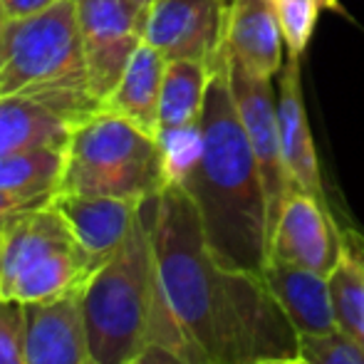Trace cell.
Here are the masks:
<instances>
[{"instance_id": "obj_13", "label": "cell", "mask_w": 364, "mask_h": 364, "mask_svg": "<svg viewBox=\"0 0 364 364\" xmlns=\"http://www.w3.org/2000/svg\"><path fill=\"white\" fill-rule=\"evenodd\" d=\"M225 53L248 75L260 80L278 77L283 70V33L273 0H230Z\"/></svg>"}, {"instance_id": "obj_26", "label": "cell", "mask_w": 364, "mask_h": 364, "mask_svg": "<svg viewBox=\"0 0 364 364\" xmlns=\"http://www.w3.org/2000/svg\"><path fill=\"white\" fill-rule=\"evenodd\" d=\"M60 0H0L5 20H25L55 8Z\"/></svg>"}, {"instance_id": "obj_8", "label": "cell", "mask_w": 364, "mask_h": 364, "mask_svg": "<svg viewBox=\"0 0 364 364\" xmlns=\"http://www.w3.org/2000/svg\"><path fill=\"white\" fill-rule=\"evenodd\" d=\"M230 0H154L144 43L164 60H188L216 70L225 63V23Z\"/></svg>"}, {"instance_id": "obj_5", "label": "cell", "mask_w": 364, "mask_h": 364, "mask_svg": "<svg viewBox=\"0 0 364 364\" xmlns=\"http://www.w3.org/2000/svg\"><path fill=\"white\" fill-rule=\"evenodd\" d=\"M166 186L156 136L109 109L73 127L58 193L149 201Z\"/></svg>"}, {"instance_id": "obj_10", "label": "cell", "mask_w": 364, "mask_h": 364, "mask_svg": "<svg viewBox=\"0 0 364 364\" xmlns=\"http://www.w3.org/2000/svg\"><path fill=\"white\" fill-rule=\"evenodd\" d=\"M345 250V233L330 206L310 193L292 191L270 230L268 258L330 278Z\"/></svg>"}, {"instance_id": "obj_35", "label": "cell", "mask_w": 364, "mask_h": 364, "mask_svg": "<svg viewBox=\"0 0 364 364\" xmlns=\"http://www.w3.org/2000/svg\"><path fill=\"white\" fill-rule=\"evenodd\" d=\"M300 364H305V362H302V360H300Z\"/></svg>"}, {"instance_id": "obj_33", "label": "cell", "mask_w": 364, "mask_h": 364, "mask_svg": "<svg viewBox=\"0 0 364 364\" xmlns=\"http://www.w3.org/2000/svg\"><path fill=\"white\" fill-rule=\"evenodd\" d=\"M3 33H5V15L3 8H0V50H3Z\"/></svg>"}, {"instance_id": "obj_30", "label": "cell", "mask_w": 364, "mask_h": 364, "mask_svg": "<svg viewBox=\"0 0 364 364\" xmlns=\"http://www.w3.org/2000/svg\"><path fill=\"white\" fill-rule=\"evenodd\" d=\"M317 5H320L322 10H332V13H340L342 10L340 0H317Z\"/></svg>"}, {"instance_id": "obj_34", "label": "cell", "mask_w": 364, "mask_h": 364, "mask_svg": "<svg viewBox=\"0 0 364 364\" xmlns=\"http://www.w3.org/2000/svg\"><path fill=\"white\" fill-rule=\"evenodd\" d=\"M90 364H97V362H95V360H90Z\"/></svg>"}, {"instance_id": "obj_31", "label": "cell", "mask_w": 364, "mask_h": 364, "mask_svg": "<svg viewBox=\"0 0 364 364\" xmlns=\"http://www.w3.org/2000/svg\"><path fill=\"white\" fill-rule=\"evenodd\" d=\"M3 263H5V233H0V288H3Z\"/></svg>"}, {"instance_id": "obj_20", "label": "cell", "mask_w": 364, "mask_h": 364, "mask_svg": "<svg viewBox=\"0 0 364 364\" xmlns=\"http://www.w3.org/2000/svg\"><path fill=\"white\" fill-rule=\"evenodd\" d=\"M327 280H330L337 327L364 347V268H362V263L350 250H345V258L340 260V265L332 270V275Z\"/></svg>"}, {"instance_id": "obj_2", "label": "cell", "mask_w": 364, "mask_h": 364, "mask_svg": "<svg viewBox=\"0 0 364 364\" xmlns=\"http://www.w3.org/2000/svg\"><path fill=\"white\" fill-rule=\"evenodd\" d=\"M201 129V161L183 188L193 198L206 245L225 268L260 275L270 253L268 196L235 109L228 58L211 77Z\"/></svg>"}, {"instance_id": "obj_6", "label": "cell", "mask_w": 364, "mask_h": 364, "mask_svg": "<svg viewBox=\"0 0 364 364\" xmlns=\"http://www.w3.org/2000/svg\"><path fill=\"white\" fill-rule=\"evenodd\" d=\"M102 265L82 248L68 220L50 201L5 230L0 300L30 305L77 295L85 292Z\"/></svg>"}, {"instance_id": "obj_22", "label": "cell", "mask_w": 364, "mask_h": 364, "mask_svg": "<svg viewBox=\"0 0 364 364\" xmlns=\"http://www.w3.org/2000/svg\"><path fill=\"white\" fill-rule=\"evenodd\" d=\"M297 357L305 364H364V347L337 327L327 335H300Z\"/></svg>"}, {"instance_id": "obj_24", "label": "cell", "mask_w": 364, "mask_h": 364, "mask_svg": "<svg viewBox=\"0 0 364 364\" xmlns=\"http://www.w3.org/2000/svg\"><path fill=\"white\" fill-rule=\"evenodd\" d=\"M0 364H28L23 302L0 300Z\"/></svg>"}, {"instance_id": "obj_27", "label": "cell", "mask_w": 364, "mask_h": 364, "mask_svg": "<svg viewBox=\"0 0 364 364\" xmlns=\"http://www.w3.org/2000/svg\"><path fill=\"white\" fill-rule=\"evenodd\" d=\"M134 364H191V362H186L183 357H178V355H173V352H168V350H164V347H159V345H151L149 350L144 352V355L139 357Z\"/></svg>"}, {"instance_id": "obj_1", "label": "cell", "mask_w": 364, "mask_h": 364, "mask_svg": "<svg viewBox=\"0 0 364 364\" xmlns=\"http://www.w3.org/2000/svg\"><path fill=\"white\" fill-rule=\"evenodd\" d=\"M151 238L161 297L154 345L191 364L297 357L295 327L263 278L213 258L193 198L178 183L154 198Z\"/></svg>"}, {"instance_id": "obj_4", "label": "cell", "mask_w": 364, "mask_h": 364, "mask_svg": "<svg viewBox=\"0 0 364 364\" xmlns=\"http://www.w3.org/2000/svg\"><path fill=\"white\" fill-rule=\"evenodd\" d=\"M0 97L33 100L70 127L105 109L90 85L75 0H60L33 18L5 20Z\"/></svg>"}, {"instance_id": "obj_11", "label": "cell", "mask_w": 364, "mask_h": 364, "mask_svg": "<svg viewBox=\"0 0 364 364\" xmlns=\"http://www.w3.org/2000/svg\"><path fill=\"white\" fill-rule=\"evenodd\" d=\"M278 124L283 159L295 191L310 193L312 198L327 203L320 159H317L305 95H302V58H295V55L285 58L283 70L278 73Z\"/></svg>"}, {"instance_id": "obj_15", "label": "cell", "mask_w": 364, "mask_h": 364, "mask_svg": "<svg viewBox=\"0 0 364 364\" xmlns=\"http://www.w3.org/2000/svg\"><path fill=\"white\" fill-rule=\"evenodd\" d=\"M53 206L68 220L82 248L107 263L124 243L132 225L139 216L144 201H124L109 196H80V193H55Z\"/></svg>"}, {"instance_id": "obj_32", "label": "cell", "mask_w": 364, "mask_h": 364, "mask_svg": "<svg viewBox=\"0 0 364 364\" xmlns=\"http://www.w3.org/2000/svg\"><path fill=\"white\" fill-rule=\"evenodd\" d=\"M129 3H134L136 8L141 10L144 15H149V10H151V5H154V0H129Z\"/></svg>"}, {"instance_id": "obj_14", "label": "cell", "mask_w": 364, "mask_h": 364, "mask_svg": "<svg viewBox=\"0 0 364 364\" xmlns=\"http://www.w3.org/2000/svg\"><path fill=\"white\" fill-rule=\"evenodd\" d=\"M260 278L270 290V295L283 307L297 337L327 335V332L337 330L330 280L325 275L268 258L260 270Z\"/></svg>"}, {"instance_id": "obj_19", "label": "cell", "mask_w": 364, "mask_h": 364, "mask_svg": "<svg viewBox=\"0 0 364 364\" xmlns=\"http://www.w3.org/2000/svg\"><path fill=\"white\" fill-rule=\"evenodd\" d=\"M65 166V149L3 154L0 156V191L58 193Z\"/></svg>"}, {"instance_id": "obj_18", "label": "cell", "mask_w": 364, "mask_h": 364, "mask_svg": "<svg viewBox=\"0 0 364 364\" xmlns=\"http://www.w3.org/2000/svg\"><path fill=\"white\" fill-rule=\"evenodd\" d=\"M213 73L216 70L201 63L168 60L164 70L161 100H159V129L201 122Z\"/></svg>"}, {"instance_id": "obj_7", "label": "cell", "mask_w": 364, "mask_h": 364, "mask_svg": "<svg viewBox=\"0 0 364 364\" xmlns=\"http://www.w3.org/2000/svg\"><path fill=\"white\" fill-rule=\"evenodd\" d=\"M75 10L92 92L105 107L127 63L144 43L146 15L129 0H75Z\"/></svg>"}, {"instance_id": "obj_16", "label": "cell", "mask_w": 364, "mask_h": 364, "mask_svg": "<svg viewBox=\"0 0 364 364\" xmlns=\"http://www.w3.org/2000/svg\"><path fill=\"white\" fill-rule=\"evenodd\" d=\"M164 70H166L164 55L151 45L141 43L127 63L114 92L105 100V109L124 117L141 132L156 136Z\"/></svg>"}, {"instance_id": "obj_23", "label": "cell", "mask_w": 364, "mask_h": 364, "mask_svg": "<svg viewBox=\"0 0 364 364\" xmlns=\"http://www.w3.org/2000/svg\"><path fill=\"white\" fill-rule=\"evenodd\" d=\"M320 5L317 0H278L275 3V13H278L280 33H283V43L288 55L302 58L312 40V33L317 28V18H320Z\"/></svg>"}, {"instance_id": "obj_12", "label": "cell", "mask_w": 364, "mask_h": 364, "mask_svg": "<svg viewBox=\"0 0 364 364\" xmlns=\"http://www.w3.org/2000/svg\"><path fill=\"white\" fill-rule=\"evenodd\" d=\"M28 364H90L82 292L25 305Z\"/></svg>"}, {"instance_id": "obj_25", "label": "cell", "mask_w": 364, "mask_h": 364, "mask_svg": "<svg viewBox=\"0 0 364 364\" xmlns=\"http://www.w3.org/2000/svg\"><path fill=\"white\" fill-rule=\"evenodd\" d=\"M55 193H20V191H0V233L15 225L20 218L38 208L48 206Z\"/></svg>"}, {"instance_id": "obj_36", "label": "cell", "mask_w": 364, "mask_h": 364, "mask_svg": "<svg viewBox=\"0 0 364 364\" xmlns=\"http://www.w3.org/2000/svg\"><path fill=\"white\" fill-rule=\"evenodd\" d=\"M273 3H278V0H273Z\"/></svg>"}, {"instance_id": "obj_17", "label": "cell", "mask_w": 364, "mask_h": 364, "mask_svg": "<svg viewBox=\"0 0 364 364\" xmlns=\"http://www.w3.org/2000/svg\"><path fill=\"white\" fill-rule=\"evenodd\" d=\"M73 127L25 97H0V156L35 149H65Z\"/></svg>"}, {"instance_id": "obj_9", "label": "cell", "mask_w": 364, "mask_h": 364, "mask_svg": "<svg viewBox=\"0 0 364 364\" xmlns=\"http://www.w3.org/2000/svg\"><path fill=\"white\" fill-rule=\"evenodd\" d=\"M228 77L240 124L248 134V141L253 146L255 161H258L260 168L265 196H268L270 230H273L285 201L295 191L283 159V141H280L278 124V92L273 90V80H260V77L248 75L230 60Z\"/></svg>"}, {"instance_id": "obj_29", "label": "cell", "mask_w": 364, "mask_h": 364, "mask_svg": "<svg viewBox=\"0 0 364 364\" xmlns=\"http://www.w3.org/2000/svg\"><path fill=\"white\" fill-rule=\"evenodd\" d=\"M255 364H300V357H273V360H260Z\"/></svg>"}, {"instance_id": "obj_28", "label": "cell", "mask_w": 364, "mask_h": 364, "mask_svg": "<svg viewBox=\"0 0 364 364\" xmlns=\"http://www.w3.org/2000/svg\"><path fill=\"white\" fill-rule=\"evenodd\" d=\"M342 233H345L347 250H350V253L360 260L362 268H364V235L360 233V230H355V228H345V225H342Z\"/></svg>"}, {"instance_id": "obj_3", "label": "cell", "mask_w": 364, "mask_h": 364, "mask_svg": "<svg viewBox=\"0 0 364 364\" xmlns=\"http://www.w3.org/2000/svg\"><path fill=\"white\" fill-rule=\"evenodd\" d=\"M154 198L144 201L124 243L82 292L87 345L97 364H134L156 337L161 297L151 238Z\"/></svg>"}, {"instance_id": "obj_21", "label": "cell", "mask_w": 364, "mask_h": 364, "mask_svg": "<svg viewBox=\"0 0 364 364\" xmlns=\"http://www.w3.org/2000/svg\"><path fill=\"white\" fill-rule=\"evenodd\" d=\"M156 141L161 149L164 171H166L168 183L183 186L191 171L198 166L203 154V129L198 124L183 127H161L156 132Z\"/></svg>"}]
</instances>
